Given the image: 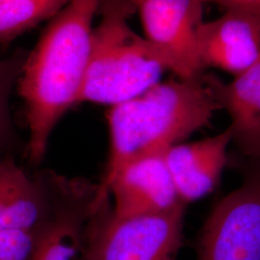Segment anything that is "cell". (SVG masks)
I'll use <instances>...</instances> for the list:
<instances>
[{
	"mask_svg": "<svg viewBox=\"0 0 260 260\" xmlns=\"http://www.w3.org/2000/svg\"><path fill=\"white\" fill-rule=\"evenodd\" d=\"M243 182L208 214L197 260H260V161L247 160Z\"/></svg>",
	"mask_w": 260,
	"mask_h": 260,
	"instance_id": "cell-5",
	"label": "cell"
},
{
	"mask_svg": "<svg viewBox=\"0 0 260 260\" xmlns=\"http://www.w3.org/2000/svg\"><path fill=\"white\" fill-rule=\"evenodd\" d=\"M108 194L112 212L120 218L164 213L184 204L179 199L165 161V153L136 159L121 168Z\"/></svg>",
	"mask_w": 260,
	"mask_h": 260,
	"instance_id": "cell-8",
	"label": "cell"
},
{
	"mask_svg": "<svg viewBox=\"0 0 260 260\" xmlns=\"http://www.w3.org/2000/svg\"><path fill=\"white\" fill-rule=\"evenodd\" d=\"M217 78L206 74L190 79L177 77L111 106L107 112L110 154L98 187L95 208L108 200L109 186L121 168L139 158L165 153L210 125L215 113L222 109Z\"/></svg>",
	"mask_w": 260,
	"mask_h": 260,
	"instance_id": "cell-2",
	"label": "cell"
},
{
	"mask_svg": "<svg viewBox=\"0 0 260 260\" xmlns=\"http://www.w3.org/2000/svg\"><path fill=\"white\" fill-rule=\"evenodd\" d=\"M198 46L204 70L215 68L241 75L260 57V20L246 13L225 11L218 19L202 22Z\"/></svg>",
	"mask_w": 260,
	"mask_h": 260,
	"instance_id": "cell-9",
	"label": "cell"
},
{
	"mask_svg": "<svg viewBox=\"0 0 260 260\" xmlns=\"http://www.w3.org/2000/svg\"><path fill=\"white\" fill-rule=\"evenodd\" d=\"M72 0H0V45L51 19Z\"/></svg>",
	"mask_w": 260,
	"mask_h": 260,
	"instance_id": "cell-13",
	"label": "cell"
},
{
	"mask_svg": "<svg viewBox=\"0 0 260 260\" xmlns=\"http://www.w3.org/2000/svg\"><path fill=\"white\" fill-rule=\"evenodd\" d=\"M135 12L131 0H102L79 103H124L159 83L170 71L164 54L130 27Z\"/></svg>",
	"mask_w": 260,
	"mask_h": 260,
	"instance_id": "cell-3",
	"label": "cell"
},
{
	"mask_svg": "<svg viewBox=\"0 0 260 260\" xmlns=\"http://www.w3.org/2000/svg\"><path fill=\"white\" fill-rule=\"evenodd\" d=\"M101 2L72 0L50 19L25 59L18 82L30 131L28 157L33 164L45 157L57 122L79 103Z\"/></svg>",
	"mask_w": 260,
	"mask_h": 260,
	"instance_id": "cell-1",
	"label": "cell"
},
{
	"mask_svg": "<svg viewBox=\"0 0 260 260\" xmlns=\"http://www.w3.org/2000/svg\"><path fill=\"white\" fill-rule=\"evenodd\" d=\"M32 182L33 179L12 158L0 160V203L22 193Z\"/></svg>",
	"mask_w": 260,
	"mask_h": 260,
	"instance_id": "cell-16",
	"label": "cell"
},
{
	"mask_svg": "<svg viewBox=\"0 0 260 260\" xmlns=\"http://www.w3.org/2000/svg\"><path fill=\"white\" fill-rule=\"evenodd\" d=\"M140 15L145 38L166 57L178 78L204 74L198 29L204 21L203 0H131Z\"/></svg>",
	"mask_w": 260,
	"mask_h": 260,
	"instance_id": "cell-6",
	"label": "cell"
},
{
	"mask_svg": "<svg viewBox=\"0 0 260 260\" xmlns=\"http://www.w3.org/2000/svg\"><path fill=\"white\" fill-rule=\"evenodd\" d=\"M233 142L230 128L205 139L177 144L165 152L168 170L184 204L200 200L218 186L228 163V147Z\"/></svg>",
	"mask_w": 260,
	"mask_h": 260,
	"instance_id": "cell-10",
	"label": "cell"
},
{
	"mask_svg": "<svg viewBox=\"0 0 260 260\" xmlns=\"http://www.w3.org/2000/svg\"><path fill=\"white\" fill-rule=\"evenodd\" d=\"M26 57V53L20 51L8 58L0 56V150L9 145L13 138L10 98L14 85L19 81Z\"/></svg>",
	"mask_w": 260,
	"mask_h": 260,
	"instance_id": "cell-14",
	"label": "cell"
},
{
	"mask_svg": "<svg viewBox=\"0 0 260 260\" xmlns=\"http://www.w3.org/2000/svg\"><path fill=\"white\" fill-rule=\"evenodd\" d=\"M204 3H215L224 11L246 13L260 20V0H203Z\"/></svg>",
	"mask_w": 260,
	"mask_h": 260,
	"instance_id": "cell-17",
	"label": "cell"
},
{
	"mask_svg": "<svg viewBox=\"0 0 260 260\" xmlns=\"http://www.w3.org/2000/svg\"><path fill=\"white\" fill-rule=\"evenodd\" d=\"M218 99L232 122L229 128L239 152L250 161H260V57L232 82L216 81Z\"/></svg>",
	"mask_w": 260,
	"mask_h": 260,
	"instance_id": "cell-11",
	"label": "cell"
},
{
	"mask_svg": "<svg viewBox=\"0 0 260 260\" xmlns=\"http://www.w3.org/2000/svg\"><path fill=\"white\" fill-rule=\"evenodd\" d=\"M99 184L51 173V206L36 229L30 260H76L86 224L94 212Z\"/></svg>",
	"mask_w": 260,
	"mask_h": 260,
	"instance_id": "cell-7",
	"label": "cell"
},
{
	"mask_svg": "<svg viewBox=\"0 0 260 260\" xmlns=\"http://www.w3.org/2000/svg\"><path fill=\"white\" fill-rule=\"evenodd\" d=\"M185 205L164 213L120 218L105 201L86 224L81 260H177L183 244Z\"/></svg>",
	"mask_w": 260,
	"mask_h": 260,
	"instance_id": "cell-4",
	"label": "cell"
},
{
	"mask_svg": "<svg viewBox=\"0 0 260 260\" xmlns=\"http://www.w3.org/2000/svg\"><path fill=\"white\" fill-rule=\"evenodd\" d=\"M36 229L0 233V260H30Z\"/></svg>",
	"mask_w": 260,
	"mask_h": 260,
	"instance_id": "cell-15",
	"label": "cell"
},
{
	"mask_svg": "<svg viewBox=\"0 0 260 260\" xmlns=\"http://www.w3.org/2000/svg\"><path fill=\"white\" fill-rule=\"evenodd\" d=\"M51 206V173L33 179L25 191L0 203V233L33 231L47 219Z\"/></svg>",
	"mask_w": 260,
	"mask_h": 260,
	"instance_id": "cell-12",
	"label": "cell"
}]
</instances>
